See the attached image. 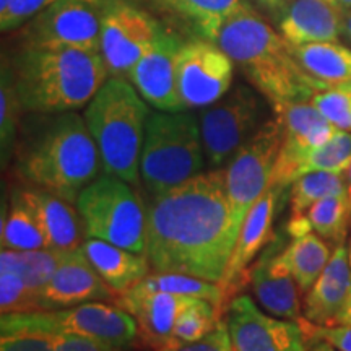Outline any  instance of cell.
<instances>
[{"instance_id": "5bb4252c", "label": "cell", "mask_w": 351, "mask_h": 351, "mask_svg": "<svg viewBox=\"0 0 351 351\" xmlns=\"http://www.w3.org/2000/svg\"><path fill=\"white\" fill-rule=\"evenodd\" d=\"M225 315L234 351H307L300 322L263 314L247 295L232 298Z\"/></svg>"}, {"instance_id": "ab89813d", "label": "cell", "mask_w": 351, "mask_h": 351, "mask_svg": "<svg viewBox=\"0 0 351 351\" xmlns=\"http://www.w3.org/2000/svg\"><path fill=\"white\" fill-rule=\"evenodd\" d=\"M57 335L20 333L0 339V351H56Z\"/></svg>"}, {"instance_id": "74e56055", "label": "cell", "mask_w": 351, "mask_h": 351, "mask_svg": "<svg viewBox=\"0 0 351 351\" xmlns=\"http://www.w3.org/2000/svg\"><path fill=\"white\" fill-rule=\"evenodd\" d=\"M155 351H234L231 345V337L228 332L226 320L221 319L218 326L213 328L204 339L191 341V343H181V341H171V343L161 346Z\"/></svg>"}, {"instance_id": "60d3db41", "label": "cell", "mask_w": 351, "mask_h": 351, "mask_svg": "<svg viewBox=\"0 0 351 351\" xmlns=\"http://www.w3.org/2000/svg\"><path fill=\"white\" fill-rule=\"evenodd\" d=\"M56 351H106L96 341L80 335H57Z\"/></svg>"}, {"instance_id": "484cf974", "label": "cell", "mask_w": 351, "mask_h": 351, "mask_svg": "<svg viewBox=\"0 0 351 351\" xmlns=\"http://www.w3.org/2000/svg\"><path fill=\"white\" fill-rule=\"evenodd\" d=\"M291 51L309 75L327 85L351 80V49L337 41L291 46Z\"/></svg>"}, {"instance_id": "c3c4849f", "label": "cell", "mask_w": 351, "mask_h": 351, "mask_svg": "<svg viewBox=\"0 0 351 351\" xmlns=\"http://www.w3.org/2000/svg\"><path fill=\"white\" fill-rule=\"evenodd\" d=\"M339 2H340V5H345V7L351 8V0H339Z\"/></svg>"}, {"instance_id": "1f68e13d", "label": "cell", "mask_w": 351, "mask_h": 351, "mask_svg": "<svg viewBox=\"0 0 351 351\" xmlns=\"http://www.w3.org/2000/svg\"><path fill=\"white\" fill-rule=\"evenodd\" d=\"M351 165V132L337 130V134L320 147L311 150L302 160L298 178L314 171L343 174Z\"/></svg>"}, {"instance_id": "8fae6325", "label": "cell", "mask_w": 351, "mask_h": 351, "mask_svg": "<svg viewBox=\"0 0 351 351\" xmlns=\"http://www.w3.org/2000/svg\"><path fill=\"white\" fill-rule=\"evenodd\" d=\"M98 7L101 56L108 72L112 77H129L163 25L129 0H99Z\"/></svg>"}, {"instance_id": "d4e9b609", "label": "cell", "mask_w": 351, "mask_h": 351, "mask_svg": "<svg viewBox=\"0 0 351 351\" xmlns=\"http://www.w3.org/2000/svg\"><path fill=\"white\" fill-rule=\"evenodd\" d=\"M0 236H2V249H12V251L49 249L36 215L25 199L20 186L12 191L8 207H3Z\"/></svg>"}, {"instance_id": "f6af8a7d", "label": "cell", "mask_w": 351, "mask_h": 351, "mask_svg": "<svg viewBox=\"0 0 351 351\" xmlns=\"http://www.w3.org/2000/svg\"><path fill=\"white\" fill-rule=\"evenodd\" d=\"M263 3H267L269 7H280V5H287V3L289 2V0H262Z\"/></svg>"}, {"instance_id": "e575fe53", "label": "cell", "mask_w": 351, "mask_h": 351, "mask_svg": "<svg viewBox=\"0 0 351 351\" xmlns=\"http://www.w3.org/2000/svg\"><path fill=\"white\" fill-rule=\"evenodd\" d=\"M0 311L2 314L39 311L38 298L16 271L0 269Z\"/></svg>"}, {"instance_id": "f1b7e54d", "label": "cell", "mask_w": 351, "mask_h": 351, "mask_svg": "<svg viewBox=\"0 0 351 351\" xmlns=\"http://www.w3.org/2000/svg\"><path fill=\"white\" fill-rule=\"evenodd\" d=\"M64 251L39 249V251H12L2 249L0 252V269L16 271L23 280L26 288L38 298L46 287L57 267L65 257ZM41 311V309H39Z\"/></svg>"}, {"instance_id": "d6a6232c", "label": "cell", "mask_w": 351, "mask_h": 351, "mask_svg": "<svg viewBox=\"0 0 351 351\" xmlns=\"http://www.w3.org/2000/svg\"><path fill=\"white\" fill-rule=\"evenodd\" d=\"M23 111L13 88L10 70L2 64V83H0V147L2 165L12 160L16 147V130L20 124V112Z\"/></svg>"}, {"instance_id": "5b68a950", "label": "cell", "mask_w": 351, "mask_h": 351, "mask_svg": "<svg viewBox=\"0 0 351 351\" xmlns=\"http://www.w3.org/2000/svg\"><path fill=\"white\" fill-rule=\"evenodd\" d=\"M134 85L112 77L86 104L85 122L98 148L104 174L137 184L145 127L150 116Z\"/></svg>"}, {"instance_id": "83f0119b", "label": "cell", "mask_w": 351, "mask_h": 351, "mask_svg": "<svg viewBox=\"0 0 351 351\" xmlns=\"http://www.w3.org/2000/svg\"><path fill=\"white\" fill-rule=\"evenodd\" d=\"M127 291L132 293H173L189 298H199L217 306L221 315L226 313V298L219 283L208 282V280L197 278L192 275L184 274H165V271H153L148 274L143 280L135 283Z\"/></svg>"}, {"instance_id": "8d00e7d4", "label": "cell", "mask_w": 351, "mask_h": 351, "mask_svg": "<svg viewBox=\"0 0 351 351\" xmlns=\"http://www.w3.org/2000/svg\"><path fill=\"white\" fill-rule=\"evenodd\" d=\"M56 2L59 0H12L10 7L0 13V29L3 33L20 29L26 21ZM88 2L99 3V0H88Z\"/></svg>"}, {"instance_id": "f546056e", "label": "cell", "mask_w": 351, "mask_h": 351, "mask_svg": "<svg viewBox=\"0 0 351 351\" xmlns=\"http://www.w3.org/2000/svg\"><path fill=\"white\" fill-rule=\"evenodd\" d=\"M350 215L351 202L346 192L340 195L326 197V199L315 202L307 210V218L313 225V230L320 238L337 245L345 243Z\"/></svg>"}, {"instance_id": "603a6c76", "label": "cell", "mask_w": 351, "mask_h": 351, "mask_svg": "<svg viewBox=\"0 0 351 351\" xmlns=\"http://www.w3.org/2000/svg\"><path fill=\"white\" fill-rule=\"evenodd\" d=\"M25 199L36 215L39 226L46 236L47 247L54 251H75L83 244V223L77 207L49 191L20 186Z\"/></svg>"}, {"instance_id": "7dc6e473", "label": "cell", "mask_w": 351, "mask_h": 351, "mask_svg": "<svg viewBox=\"0 0 351 351\" xmlns=\"http://www.w3.org/2000/svg\"><path fill=\"white\" fill-rule=\"evenodd\" d=\"M10 3H12V0H0V13L5 12L7 8L10 7Z\"/></svg>"}, {"instance_id": "7bdbcfd3", "label": "cell", "mask_w": 351, "mask_h": 351, "mask_svg": "<svg viewBox=\"0 0 351 351\" xmlns=\"http://www.w3.org/2000/svg\"><path fill=\"white\" fill-rule=\"evenodd\" d=\"M309 351H337L333 348L332 345H328L327 341H322V340H313L311 341V348Z\"/></svg>"}, {"instance_id": "4316f807", "label": "cell", "mask_w": 351, "mask_h": 351, "mask_svg": "<svg viewBox=\"0 0 351 351\" xmlns=\"http://www.w3.org/2000/svg\"><path fill=\"white\" fill-rule=\"evenodd\" d=\"M280 257L295 276L301 293L306 295L330 261V245L311 231L300 238H293L291 244L283 249Z\"/></svg>"}, {"instance_id": "6da1fadb", "label": "cell", "mask_w": 351, "mask_h": 351, "mask_svg": "<svg viewBox=\"0 0 351 351\" xmlns=\"http://www.w3.org/2000/svg\"><path fill=\"white\" fill-rule=\"evenodd\" d=\"M145 257L153 271L219 283L236 238L225 171L197 174L147 205Z\"/></svg>"}, {"instance_id": "7402d4cb", "label": "cell", "mask_w": 351, "mask_h": 351, "mask_svg": "<svg viewBox=\"0 0 351 351\" xmlns=\"http://www.w3.org/2000/svg\"><path fill=\"white\" fill-rule=\"evenodd\" d=\"M278 29L291 46L339 41L343 32V12L326 0H289Z\"/></svg>"}, {"instance_id": "2e32d148", "label": "cell", "mask_w": 351, "mask_h": 351, "mask_svg": "<svg viewBox=\"0 0 351 351\" xmlns=\"http://www.w3.org/2000/svg\"><path fill=\"white\" fill-rule=\"evenodd\" d=\"M184 43L186 39L181 34L161 26L150 49L130 70L132 85L156 111H186L176 85V56Z\"/></svg>"}, {"instance_id": "681fc988", "label": "cell", "mask_w": 351, "mask_h": 351, "mask_svg": "<svg viewBox=\"0 0 351 351\" xmlns=\"http://www.w3.org/2000/svg\"><path fill=\"white\" fill-rule=\"evenodd\" d=\"M326 2L332 3V5H337V7H340V2H339V0H326Z\"/></svg>"}, {"instance_id": "d6986e66", "label": "cell", "mask_w": 351, "mask_h": 351, "mask_svg": "<svg viewBox=\"0 0 351 351\" xmlns=\"http://www.w3.org/2000/svg\"><path fill=\"white\" fill-rule=\"evenodd\" d=\"M280 241L274 238L263 249L256 265L249 269L252 293L267 313L280 319L301 322L304 319L300 301V285L280 257Z\"/></svg>"}, {"instance_id": "9a60e30c", "label": "cell", "mask_w": 351, "mask_h": 351, "mask_svg": "<svg viewBox=\"0 0 351 351\" xmlns=\"http://www.w3.org/2000/svg\"><path fill=\"white\" fill-rule=\"evenodd\" d=\"M166 28L192 41L217 43L219 32L232 16L252 10L247 0H129Z\"/></svg>"}, {"instance_id": "7a4b0ae2", "label": "cell", "mask_w": 351, "mask_h": 351, "mask_svg": "<svg viewBox=\"0 0 351 351\" xmlns=\"http://www.w3.org/2000/svg\"><path fill=\"white\" fill-rule=\"evenodd\" d=\"M13 173L29 187L49 191L75 204L98 179L101 158L85 117L75 111L49 114L15 147Z\"/></svg>"}, {"instance_id": "4fadbf2b", "label": "cell", "mask_w": 351, "mask_h": 351, "mask_svg": "<svg viewBox=\"0 0 351 351\" xmlns=\"http://www.w3.org/2000/svg\"><path fill=\"white\" fill-rule=\"evenodd\" d=\"M234 62L217 43L186 41L176 56V85L186 109L208 108L231 90Z\"/></svg>"}, {"instance_id": "836d02e7", "label": "cell", "mask_w": 351, "mask_h": 351, "mask_svg": "<svg viewBox=\"0 0 351 351\" xmlns=\"http://www.w3.org/2000/svg\"><path fill=\"white\" fill-rule=\"evenodd\" d=\"M221 320V313L212 302L195 300L182 311L173 330V340L181 343H191L208 335Z\"/></svg>"}, {"instance_id": "ee69618b", "label": "cell", "mask_w": 351, "mask_h": 351, "mask_svg": "<svg viewBox=\"0 0 351 351\" xmlns=\"http://www.w3.org/2000/svg\"><path fill=\"white\" fill-rule=\"evenodd\" d=\"M345 187H346V195H348V199L351 202V165L350 168L345 171Z\"/></svg>"}, {"instance_id": "52a82bcc", "label": "cell", "mask_w": 351, "mask_h": 351, "mask_svg": "<svg viewBox=\"0 0 351 351\" xmlns=\"http://www.w3.org/2000/svg\"><path fill=\"white\" fill-rule=\"evenodd\" d=\"M0 333L2 337L20 333H70L86 337L106 351H122L138 339V326L137 320L122 307L93 301L57 311L2 314Z\"/></svg>"}, {"instance_id": "e0dca14e", "label": "cell", "mask_w": 351, "mask_h": 351, "mask_svg": "<svg viewBox=\"0 0 351 351\" xmlns=\"http://www.w3.org/2000/svg\"><path fill=\"white\" fill-rule=\"evenodd\" d=\"M283 191V187L270 186L245 217L228 262L225 276L219 282V287L225 291L226 304L228 300L231 301L236 293L249 283V265L257 257V254L263 251L267 244L275 238L274 221Z\"/></svg>"}, {"instance_id": "b9f144b4", "label": "cell", "mask_w": 351, "mask_h": 351, "mask_svg": "<svg viewBox=\"0 0 351 351\" xmlns=\"http://www.w3.org/2000/svg\"><path fill=\"white\" fill-rule=\"evenodd\" d=\"M350 262H351V245H350ZM339 324H343V326H351V291H350L348 301H346L343 311H341L339 315V322H337V326H339Z\"/></svg>"}, {"instance_id": "8992f818", "label": "cell", "mask_w": 351, "mask_h": 351, "mask_svg": "<svg viewBox=\"0 0 351 351\" xmlns=\"http://www.w3.org/2000/svg\"><path fill=\"white\" fill-rule=\"evenodd\" d=\"M205 165L200 127L187 112H150L145 127L140 176L152 197L200 174Z\"/></svg>"}, {"instance_id": "cb8c5ba5", "label": "cell", "mask_w": 351, "mask_h": 351, "mask_svg": "<svg viewBox=\"0 0 351 351\" xmlns=\"http://www.w3.org/2000/svg\"><path fill=\"white\" fill-rule=\"evenodd\" d=\"M80 249L96 274L116 295L125 293L152 270L143 254L127 251L106 241L88 238Z\"/></svg>"}, {"instance_id": "ba28073f", "label": "cell", "mask_w": 351, "mask_h": 351, "mask_svg": "<svg viewBox=\"0 0 351 351\" xmlns=\"http://www.w3.org/2000/svg\"><path fill=\"white\" fill-rule=\"evenodd\" d=\"M75 207L86 238L145 256L147 208L124 179L111 174L95 179L78 195Z\"/></svg>"}, {"instance_id": "3957f363", "label": "cell", "mask_w": 351, "mask_h": 351, "mask_svg": "<svg viewBox=\"0 0 351 351\" xmlns=\"http://www.w3.org/2000/svg\"><path fill=\"white\" fill-rule=\"evenodd\" d=\"M7 67L21 109L33 114L77 111L93 99L109 73L96 52L26 44Z\"/></svg>"}, {"instance_id": "bcb514c9", "label": "cell", "mask_w": 351, "mask_h": 351, "mask_svg": "<svg viewBox=\"0 0 351 351\" xmlns=\"http://www.w3.org/2000/svg\"><path fill=\"white\" fill-rule=\"evenodd\" d=\"M335 86H339V88H341V90L348 91V93L351 95V80L343 82V83H339V85H335Z\"/></svg>"}, {"instance_id": "277c9868", "label": "cell", "mask_w": 351, "mask_h": 351, "mask_svg": "<svg viewBox=\"0 0 351 351\" xmlns=\"http://www.w3.org/2000/svg\"><path fill=\"white\" fill-rule=\"evenodd\" d=\"M217 44L239 65L275 114L291 103L311 101L317 91L330 88L301 67L291 44L254 10L232 16L219 32Z\"/></svg>"}, {"instance_id": "7c38bea8", "label": "cell", "mask_w": 351, "mask_h": 351, "mask_svg": "<svg viewBox=\"0 0 351 351\" xmlns=\"http://www.w3.org/2000/svg\"><path fill=\"white\" fill-rule=\"evenodd\" d=\"M20 44L67 47L101 54L98 3L88 0H59L44 8L20 28Z\"/></svg>"}, {"instance_id": "44dd1931", "label": "cell", "mask_w": 351, "mask_h": 351, "mask_svg": "<svg viewBox=\"0 0 351 351\" xmlns=\"http://www.w3.org/2000/svg\"><path fill=\"white\" fill-rule=\"evenodd\" d=\"M351 291L350 249L345 243L333 251L326 269L304 295L302 315L314 326H337L339 315L348 301Z\"/></svg>"}, {"instance_id": "d590c367", "label": "cell", "mask_w": 351, "mask_h": 351, "mask_svg": "<svg viewBox=\"0 0 351 351\" xmlns=\"http://www.w3.org/2000/svg\"><path fill=\"white\" fill-rule=\"evenodd\" d=\"M311 103L337 129L351 132V95L348 91L333 85L327 90L317 91L311 98Z\"/></svg>"}, {"instance_id": "4dcf8cb0", "label": "cell", "mask_w": 351, "mask_h": 351, "mask_svg": "<svg viewBox=\"0 0 351 351\" xmlns=\"http://www.w3.org/2000/svg\"><path fill=\"white\" fill-rule=\"evenodd\" d=\"M345 176L327 173V171H314L298 178L291 184V215H302L309 210L315 202L326 197L345 194Z\"/></svg>"}, {"instance_id": "ac0fdd59", "label": "cell", "mask_w": 351, "mask_h": 351, "mask_svg": "<svg viewBox=\"0 0 351 351\" xmlns=\"http://www.w3.org/2000/svg\"><path fill=\"white\" fill-rule=\"evenodd\" d=\"M117 298L119 295H116L101 280L78 247L65 254L62 263L43 288L39 295V309L57 311L93 301H108L116 304Z\"/></svg>"}, {"instance_id": "ffe728a7", "label": "cell", "mask_w": 351, "mask_h": 351, "mask_svg": "<svg viewBox=\"0 0 351 351\" xmlns=\"http://www.w3.org/2000/svg\"><path fill=\"white\" fill-rule=\"evenodd\" d=\"M199 298L173 293H132L119 295L116 306L122 307L137 320L138 337L155 351L173 341V330L179 315Z\"/></svg>"}, {"instance_id": "30bf717a", "label": "cell", "mask_w": 351, "mask_h": 351, "mask_svg": "<svg viewBox=\"0 0 351 351\" xmlns=\"http://www.w3.org/2000/svg\"><path fill=\"white\" fill-rule=\"evenodd\" d=\"M261 93L249 85H236L221 99L200 112L199 127L205 158L212 168L234 155L263 122Z\"/></svg>"}, {"instance_id": "f35d334b", "label": "cell", "mask_w": 351, "mask_h": 351, "mask_svg": "<svg viewBox=\"0 0 351 351\" xmlns=\"http://www.w3.org/2000/svg\"><path fill=\"white\" fill-rule=\"evenodd\" d=\"M300 324L309 343L313 340H322L332 345L337 351H351V326L339 324V326L322 327L314 326V324H311L306 319H302Z\"/></svg>"}, {"instance_id": "9c48e42d", "label": "cell", "mask_w": 351, "mask_h": 351, "mask_svg": "<svg viewBox=\"0 0 351 351\" xmlns=\"http://www.w3.org/2000/svg\"><path fill=\"white\" fill-rule=\"evenodd\" d=\"M283 124L278 116L265 121L230 158L226 191L236 238L254 204L270 187L271 174L283 145Z\"/></svg>"}]
</instances>
